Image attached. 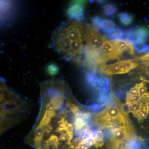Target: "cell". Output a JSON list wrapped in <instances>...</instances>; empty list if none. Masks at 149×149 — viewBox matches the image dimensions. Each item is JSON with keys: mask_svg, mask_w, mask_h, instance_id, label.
Masks as SVG:
<instances>
[{"mask_svg": "<svg viewBox=\"0 0 149 149\" xmlns=\"http://www.w3.org/2000/svg\"><path fill=\"white\" fill-rule=\"evenodd\" d=\"M111 101L93 118L94 125L100 128L113 130L131 123L121 103L113 96Z\"/></svg>", "mask_w": 149, "mask_h": 149, "instance_id": "obj_1", "label": "cell"}, {"mask_svg": "<svg viewBox=\"0 0 149 149\" xmlns=\"http://www.w3.org/2000/svg\"><path fill=\"white\" fill-rule=\"evenodd\" d=\"M128 111L139 121L146 119L149 113V92L141 95L137 88L128 92L125 99Z\"/></svg>", "mask_w": 149, "mask_h": 149, "instance_id": "obj_2", "label": "cell"}, {"mask_svg": "<svg viewBox=\"0 0 149 149\" xmlns=\"http://www.w3.org/2000/svg\"><path fill=\"white\" fill-rule=\"evenodd\" d=\"M108 145V149H125V146L136 137L135 129L131 123L113 130Z\"/></svg>", "mask_w": 149, "mask_h": 149, "instance_id": "obj_3", "label": "cell"}, {"mask_svg": "<svg viewBox=\"0 0 149 149\" xmlns=\"http://www.w3.org/2000/svg\"><path fill=\"white\" fill-rule=\"evenodd\" d=\"M137 59L125 60L109 65L104 64L99 67L98 72L107 75L125 74L139 65Z\"/></svg>", "mask_w": 149, "mask_h": 149, "instance_id": "obj_4", "label": "cell"}, {"mask_svg": "<svg viewBox=\"0 0 149 149\" xmlns=\"http://www.w3.org/2000/svg\"><path fill=\"white\" fill-rule=\"evenodd\" d=\"M83 33L85 42L88 46L95 49H101L107 37L100 34L93 25L83 23Z\"/></svg>", "mask_w": 149, "mask_h": 149, "instance_id": "obj_5", "label": "cell"}, {"mask_svg": "<svg viewBox=\"0 0 149 149\" xmlns=\"http://www.w3.org/2000/svg\"><path fill=\"white\" fill-rule=\"evenodd\" d=\"M149 38V29L139 27L124 30L122 40L128 41L134 46L145 44Z\"/></svg>", "mask_w": 149, "mask_h": 149, "instance_id": "obj_6", "label": "cell"}, {"mask_svg": "<svg viewBox=\"0 0 149 149\" xmlns=\"http://www.w3.org/2000/svg\"><path fill=\"white\" fill-rule=\"evenodd\" d=\"M102 58L106 63L109 61L119 59L123 54L113 45L112 42L107 40L101 49Z\"/></svg>", "mask_w": 149, "mask_h": 149, "instance_id": "obj_7", "label": "cell"}, {"mask_svg": "<svg viewBox=\"0 0 149 149\" xmlns=\"http://www.w3.org/2000/svg\"><path fill=\"white\" fill-rule=\"evenodd\" d=\"M82 3L83 2H77V4L71 6L69 9L68 13L71 19L80 21L84 20V8Z\"/></svg>", "mask_w": 149, "mask_h": 149, "instance_id": "obj_8", "label": "cell"}, {"mask_svg": "<svg viewBox=\"0 0 149 149\" xmlns=\"http://www.w3.org/2000/svg\"><path fill=\"white\" fill-rule=\"evenodd\" d=\"M115 46L122 52L127 53L130 55H134L135 49L133 45L128 41L123 40H114L111 41Z\"/></svg>", "mask_w": 149, "mask_h": 149, "instance_id": "obj_9", "label": "cell"}, {"mask_svg": "<svg viewBox=\"0 0 149 149\" xmlns=\"http://www.w3.org/2000/svg\"><path fill=\"white\" fill-rule=\"evenodd\" d=\"M109 39L111 40H122L123 31L120 27L116 26L104 33Z\"/></svg>", "mask_w": 149, "mask_h": 149, "instance_id": "obj_10", "label": "cell"}, {"mask_svg": "<svg viewBox=\"0 0 149 149\" xmlns=\"http://www.w3.org/2000/svg\"><path fill=\"white\" fill-rule=\"evenodd\" d=\"M118 18L120 23L125 26L130 25L134 21V16L125 12H121L118 14Z\"/></svg>", "mask_w": 149, "mask_h": 149, "instance_id": "obj_11", "label": "cell"}, {"mask_svg": "<svg viewBox=\"0 0 149 149\" xmlns=\"http://www.w3.org/2000/svg\"><path fill=\"white\" fill-rule=\"evenodd\" d=\"M103 12L106 16L113 17L118 10L117 5L113 3H109L102 6Z\"/></svg>", "mask_w": 149, "mask_h": 149, "instance_id": "obj_12", "label": "cell"}, {"mask_svg": "<svg viewBox=\"0 0 149 149\" xmlns=\"http://www.w3.org/2000/svg\"><path fill=\"white\" fill-rule=\"evenodd\" d=\"M116 26L114 22L109 19H102L101 23V29L104 33Z\"/></svg>", "mask_w": 149, "mask_h": 149, "instance_id": "obj_13", "label": "cell"}, {"mask_svg": "<svg viewBox=\"0 0 149 149\" xmlns=\"http://www.w3.org/2000/svg\"><path fill=\"white\" fill-rule=\"evenodd\" d=\"M133 47L137 52L149 53V46L146 44L135 45Z\"/></svg>", "mask_w": 149, "mask_h": 149, "instance_id": "obj_14", "label": "cell"}, {"mask_svg": "<svg viewBox=\"0 0 149 149\" xmlns=\"http://www.w3.org/2000/svg\"><path fill=\"white\" fill-rule=\"evenodd\" d=\"M102 20V18L97 16H95L91 19V22L93 26L98 31H100L101 30V23Z\"/></svg>", "mask_w": 149, "mask_h": 149, "instance_id": "obj_15", "label": "cell"}, {"mask_svg": "<svg viewBox=\"0 0 149 149\" xmlns=\"http://www.w3.org/2000/svg\"><path fill=\"white\" fill-rule=\"evenodd\" d=\"M136 59L143 61H149V53H147L140 56L136 57Z\"/></svg>", "mask_w": 149, "mask_h": 149, "instance_id": "obj_16", "label": "cell"}, {"mask_svg": "<svg viewBox=\"0 0 149 149\" xmlns=\"http://www.w3.org/2000/svg\"><path fill=\"white\" fill-rule=\"evenodd\" d=\"M97 3L100 4H103L104 3H105L106 1H96Z\"/></svg>", "mask_w": 149, "mask_h": 149, "instance_id": "obj_17", "label": "cell"}]
</instances>
